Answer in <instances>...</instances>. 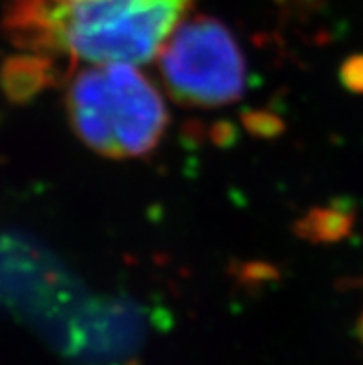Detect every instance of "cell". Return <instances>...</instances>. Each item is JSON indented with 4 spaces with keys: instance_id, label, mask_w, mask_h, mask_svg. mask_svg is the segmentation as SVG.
<instances>
[{
    "instance_id": "2",
    "label": "cell",
    "mask_w": 363,
    "mask_h": 365,
    "mask_svg": "<svg viewBox=\"0 0 363 365\" xmlns=\"http://www.w3.org/2000/svg\"><path fill=\"white\" fill-rule=\"evenodd\" d=\"M67 113L86 147L111 160H130L158 147L169 111L160 91L136 65H89L73 76Z\"/></svg>"
},
{
    "instance_id": "3",
    "label": "cell",
    "mask_w": 363,
    "mask_h": 365,
    "mask_svg": "<svg viewBox=\"0 0 363 365\" xmlns=\"http://www.w3.org/2000/svg\"><path fill=\"white\" fill-rule=\"evenodd\" d=\"M158 56L167 88L184 104L219 108L243 95V52L217 19L193 17L178 24Z\"/></svg>"
},
{
    "instance_id": "4",
    "label": "cell",
    "mask_w": 363,
    "mask_h": 365,
    "mask_svg": "<svg viewBox=\"0 0 363 365\" xmlns=\"http://www.w3.org/2000/svg\"><path fill=\"white\" fill-rule=\"evenodd\" d=\"M349 83L352 88L363 91V58L354 60L349 65Z\"/></svg>"
},
{
    "instance_id": "1",
    "label": "cell",
    "mask_w": 363,
    "mask_h": 365,
    "mask_svg": "<svg viewBox=\"0 0 363 365\" xmlns=\"http://www.w3.org/2000/svg\"><path fill=\"white\" fill-rule=\"evenodd\" d=\"M191 0H15L6 26L19 46L89 65H139L160 52Z\"/></svg>"
}]
</instances>
